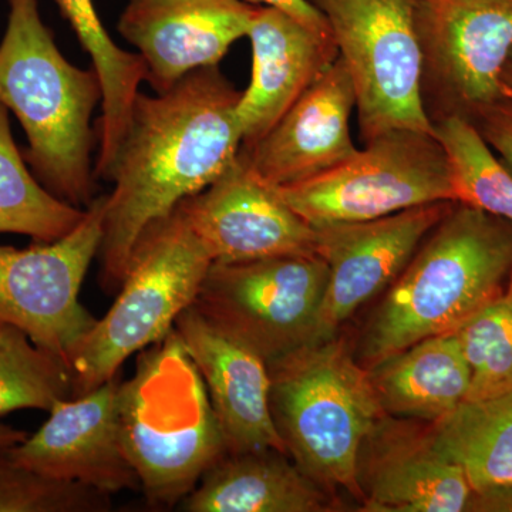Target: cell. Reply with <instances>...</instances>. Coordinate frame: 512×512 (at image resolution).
<instances>
[{
    "label": "cell",
    "mask_w": 512,
    "mask_h": 512,
    "mask_svg": "<svg viewBox=\"0 0 512 512\" xmlns=\"http://www.w3.org/2000/svg\"><path fill=\"white\" fill-rule=\"evenodd\" d=\"M86 210L60 200L37 180L16 146L9 111L0 104V234L57 241L83 221Z\"/></svg>",
    "instance_id": "cell-23"
},
{
    "label": "cell",
    "mask_w": 512,
    "mask_h": 512,
    "mask_svg": "<svg viewBox=\"0 0 512 512\" xmlns=\"http://www.w3.org/2000/svg\"><path fill=\"white\" fill-rule=\"evenodd\" d=\"M451 204L434 202L377 220L315 228L316 252L329 266V282L313 345L333 338L360 306L396 281Z\"/></svg>",
    "instance_id": "cell-13"
},
{
    "label": "cell",
    "mask_w": 512,
    "mask_h": 512,
    "mask_svg": "<svg viewBox=\"0 0 512 512\" xmlns=\"http://www.w3.org/2000/svg\"><path fill=\"white\" fill-rule=\"evenodd\" d=\"M356 94L338 57L264 137L241 147L254 173L271 187L302 183L355 156L350 116Z\"/></svg>",
    "instance_id": "cell-17"
},
{
    "label": "cell",
    "mask_w": 512,
    "mask_h": 512,
    "mask_svg": "<svg viewBox=\"0 0 512 512\" xmlns=\"http://www.w3.org/2000/svg\"><path fill=\"white\" fill-rule=\"evenodd\" d=\"M467 511L512 512V487H497L474 493Z\"/></svg>",
    "instance_id": "cell-31"
},
{
    "label": "cell",
    "mask_w": 512,
    "mask_h": 512,
    "mask_svg": "<svg viewBox=\"0 0 512 512\" xmlns=\"http://www.w3.org/2000/svg\"><path fill=\"white\" fill-rule=\"evenodd\" d=\"M120 383L116 376L92 392L55 404L33 436L8 450L10 460L110 495L140 491V478L120 439Z\"/></svg>",
    "instance_id": "cell-14"
},
{
    "label": "cell",
    "mask_w": 512,
    "mask_h": 512,
    "mask_svg": "<svg viewBox=\"0 0 512 512\" xmlns=\"http://www.w3.org/2000/svg\"><path fill=\"white\" fill-rule=\"evenodd\" d=\"M328 282L319 255L212 262L192 306L269 366L313 345Z\"/></svg>",
    "instance_id": "cell-9"
},
{
    "label": "cell",
    "mask_w": 512,
    "mask_h": 512,
    "mask_svg": "<svg viewBox=\"0 0 512 512\" xmlns=\"http://www.w3.org/2000/svg\"><path fill=\"white\" fill-rule=\"evenodd\" d=\"M120 439L151 505L178 507L227 454L207 387L174 328L141 350L117 396Z\"/></svg>",
    "instance_id": "cell-4"
},
{
    "label": "cell",
    "mask_w": 512,
    "mask_h": 512,
    "mask_svg": "<svg viewBox=\"0 0 512 512\" xmlns=\"http://www.w3.org/2000/svg\"><path fill=\"white\" fill-rule=\"evenodd\" d=\"M72 399V372L25 332L0 322V417L18 410H50Z\"/></svg>",
    "instance_id": "cell-26"
},
{
    "label": "cell",
    "mask_w": 512,
    "mask_h": 512,
    "mask_svg": "<svg viewBox=\"0 0 512 512\" xmlns=\"http://www.w3.org/2000/svg\"><path fill=\"white\" fill-rule=\"evenodd\" d=\"M242 2L282 10V12L288 13L289 16L298 20V22H301L306 28L313 30V32L333 39L332 30H330L325 16L315 6L311 5L308 0H242Z\"/></svg>",
    "instance_id": "cell-30"
},
{
    "label": "cell",
    "mask_w": 512,
    "mask_h": 512,
    "mask_svg": "<svg viewBox=\"0 0 512 512\" xmlns=\"http://www.w3.org/2000/svg\"><path fill=\"white\" fill-rule=\"evenodd\" d=\"M384 412L436 423L466 402L471 373L456 333L431 336L367 369Z\"/></svg>",
    "instance_id": "cell-21"
},
{
    "label": "cell",
    "mask_w": 512,
    "mask_h": 512,
    "mask_svg": "<svg viewBox=\"0 0 512 512\" xmlns=\"http://www.w3.org/2000/svg\"><path fill=\"white\" fill-rule=\"evenodd\" d=\"M55 2L99 74L103 90L101 130L119 134L130 121L141 83L146 82V64L140 55L127 52L114 42L101 22L94 0Z\"/></svg>",
    "instance_id": "cell-24"
},
{
    "label": "cell",
    "mask_w": 512,
    "mask_h": 512,
    "mask_svg": "<svg viewBox=\"0 0 512 512\" xmlns=\"http://www.w3.org/2000/svg\"><path fill=\"white\" fill-rule=\"evenodd\" d=\"M247 37L252 76L237 106L242 146L264 137L339 57L335 40L269 6H256Z\"/></svg>",
    "instance_id": "cell-19"
},
{
    "label": "cell",
    "mask_w": 512,
    "mask_h": 512,
    "mask_svg": "<svg viewBox=\"0 0 512 512\" xmlns=\"http://www.w3.org/2000/svg\"><path fill=\"white\" fill-rule=\"evenodd\" d=\"M501 87H503L504 97L512 99V50L501 73Z\"/></svg>",
    "instance_id": "cell-33"
},
{
    "label": "cell",
    "mask_w": 512,
    "mask_h": 512,
    "mask_svg": "<svg viewBox=\"0 0 512 512\" xmlns=\"http://www.w3.org/2000/svg\"><path fill=\"white\" fill-rule=\"evenodd\" d=\"M104 204L106 195L94 198L83 221L57 241L25 249L0 245V322L16 326L69 367L99 320L79 295L99 255Z\"/></svg>",
    "instance_id": "cell-10"
},
{
    "label": "cell",
    "mask_w": 512,
    "mask_h": 512,
    "mask_svg": "<svg viewBox=\"0 0 512 512\" xmlns=\"http://www.w3.org/2000/svg\"><path fill=\"white\" fill-rule=\"evenodd\" d=\"M365 144L333 170L276 191L313 228L456 202L450 165L434 133L393 130Z\"/></svg>",
    "instance_id": "cell-8"
},
{
    "label": "cell",
    "mask_w": 512,
    "mask_h": 512,
    "mask_svg": "<svg viewBox=\"0 0 512 512\" xmlns=\"http://www.w3.org/2000/svg\"><path fill=\"white\" fill-rule=\"evenodd\" d=\"M511 275V222L453 202L369 323L366 369L420 340L457 332L504 295Z\"/></svg>",
    "instance_id": "cell-3"
},
{
    "label": "cell",
    "mask_w": 512,
    "mask_h": 512,
    "mask_svg": "<svg viewBox=\"0 0 512 512\" xmlns=\"http://www.w3.org/2000/svg\"><path fill=\"white\" fill-rule=\"evenodd\" d=\"M470 121L512 171V99L495 101L478 110Z\"/></svg>",
    "instance_id": "cell-29"
},
{
    "label": "cell",
    "mask_w": 512,
    "mask_h": 512,
    "mask_svg": "<svg viewBox=\"0 0 512 512\" xmlns=\"http://www.w3.org/2000/svg\"><path fill=\"white\" fill-rule=\"evenodd\" d=\"M357 484L365 511H467L473 488L463 468L434 444L416 420L384 414L357 457Z\"/></svg>",
    "instance_id": "cell-16"
},
{
    "label": "cell",
    "mask_w": 512,
    "mask_h": 512,
    "mask_svg": "<svg viewBox=\"0 0 512 512\" xmlns=\"http://www.w3.org/2000/svg\"><path fill=\"white\" fill-rule=\"evenodd\" d=\"M211 264L180 208L151 222L134 245L116 302L70 360L72 397L109 382L128 357L163 339L197 299Z\"/></svg>",
    "instance_id": "cell-6"
},
{
    "label": "cell",
    "mask_w": 512,
    "mask_h": 512,
    "mask_svg": "<svg viewBox=\"0 0 512 512\" xmlns=\"http://www.w3.org/2000/svg\"><path fill=\"white\" fill-rule=\"evenodd\" d=\"M0 42V104L25 130L26 163L60 200L86 210L94 201V110L99 74L70 63L40 15L39 0H6Z\"/></svg>",
    "instance_id": "cell-2"
},
{
    "label": "cell",
    "mask_w": 512,
    "mask_h": 512,
    "mask_svg": "<svg viewBox=\"0 0 512 512\" xmlns=\"http://www.w3.org/2000/svg\"><path fill=\"white\" fill-rule=\"evenodd\" d=\"M269 406L286 453L326 491L360 497L357 457L383 417L369 372L335 336L269 365Z\"/></svg>",
    "instance_id": "cell-5"
},
{
    "label": "cell",
    "mask_w": 512,
    "mask_h": 512,
    "mask_svg": "<svg viewBox=\"0 0 512 512\" xmlns=\"http://www.w3.org/2000/svg\"><path fill=\"white\" fill-rule=\"evenodd\" d=\"M430 429L437 450L463 468L473 493L512 487V394L463 402Z\"/></svg>",
    "instance_id": "cell-22"
},
{
    "label": "cell",
    "mask_w": 512,
    "mask_h": 512,
    "mask_svg": "<svg viewBox=\"0 0 512 512\" xmlns=\"http://www.w3.org/2000/svg\"><path fill=\"white\" fill-rule=\"evenodd\" d=\"M510 288L512 289V275H511V281H510Z\"/></svg>",
    "instance_id": "cell-34"
},
{
    "label": "cell",
    "mask_w": 512,
    "mask_h": 512,
    "mask_svg": "<svg viewBox=\"0 0 512 512\" xmlns=\"http://www.w3.org/2000/svg\"><path fill=\"white\" fill-rule=\"evenodd\" d=\"M434 137L446 153L456 202L511 222L512 171L466 117L433 121Z\"/></svg>",
    "instance_id": "cell-25"
},
{
    "label": "cell",
    "mask_w": 512,
    "mask_h": 512,
    "mask_svg": "<svg viewBox=\"0 0 512 512\" xmlns=\"http://www.w3.org/2000/svg\"><path fill=\"white\" fill-rule=\"evenodd\" d=\"M178 208L212 262L318 255L316 229L254 173L241 151L214 183Z\"/></svg>",
    "instance_id": "cell-12"
},
{
    "label": "cell",
    "mask_w": 512,
    "mask_h": 512,
    "mask_svg": "<svg viewBox=\"0 0 512 512\" xmlns=\"http://www.w3.org/2000/svg\"><path fill=\"white\" fill-rule=\"evenodd\" d=\"M238 92L218 66L194 70L156 96L138 94L109 181L100 285L120 291L144 229L214 183L241 151Z\"/></svg>",
    "instance_id": "cell-1"
},
{
    "label": "cell",
    "mask_w": 512,
    "mask_h": 512,
    "mask_svg": "<svg viewBox=\"0 0 512 512\" xmlns=\"http://www.w3.org/2000/svg\"><path fill=\"white\" fill-rule=\"evenodd\" d=\"M454 333L470 367L466 402L512 394V289Z\"/></svg>",
    "instance_id": "cell-27"
},
{
    "label": "cell",
    "mask_w": 512,
    "mask_h": 512,
    "mask_svg": "<svg viewBox=\"0 0 512 512\" xmlns=\"http://www.w3.org/2000/svg\"><path fill=\"white\" fill-rule=\"evenodd\" d=\"M111 495L37 473L0 453V512H107Z\"/></svg>",
    "instance_id": "cell-28"
},
{
    "label": "cell",
    "mask_w": 512,
    "mask_h": 512,
    "mask_svg": "<svg viewBox=\"0 0 512 512\" xmlns=\"http://www.w3.org/2000/svg\"><path fill=\"white\" fill-rule=\"evenodd\" d=\"M333 507L329 491L275 448L225 454L178 504L185 512H323Z\"/></svg>",
    "instance_id": "cell-20"
},
{
    "label": "cell",
    "mask_w": 512,
    "mask_h": 512,
    "mask_svg": "<svg viewBox=\"0 0 512 512\" xmlns=\"http://www.w3.org/2000/svg\"><path fill=\"white\" fill-rule=\"evenodd\" d=\"M174 329L207 387L227 454L265 448L286 453L269 406L268 363L244 343L215 328L194 306L178 316Z\"/></svg>",
    "instance_id": "cell-18"
},
{
    "label": "cell",
    "mask_w": 512,
    "mask_h": 512,
    "mask_svg": "<svg viewBox=\"0 0 512 512\" xmlns=\"http://www.w3.org/2000/svg\"><path fill=\"white\" fill-rule=\"evenodd\" d=\"M423 56L421 94L431 123L470 120L504 99L512 50V0H414Z\"/></svg>",
    "instance_id": "cell-11"
},
{
    "label": "cell",
    "mask_w": 512,
    "mask_h": 512,
    "mask_svg": "<svg viewBox=\"0 0 512 512\" xmlns=\"http://www.w3.org/2000/svg\"><path fill=\"white\" fill-rule=\"evenodd\" d=\"M256 5L242 0H127L117 30L136 47L154 92L194 70L218 66L251 29Z\"/></svg>",
    "instance_id": "cell-15"
},
{
    "label": "cell",
    "mask_w": 512,
    "mask_h": 512,
    "mask_svg": "<svg viewBox=\"0 0 512 512\" xmlns=\"http://www.w3.org/2000/svg\"><path fill=\"white\" fill-rule=\"evenodd\" d=\"M26 437H28L26 431L13 429V427L0 424V453H5V451L15 447L16 444L25 440Z\"/></svg>",
    "instance_id": "cell-32"
},
{
    "label": "cell",
    "mask_w": 512,
    "mask_h": 512,
    "mask_svg": "<svg viewBox=\"0 0 512 512\" xmlns=\"http://www.w3.org/2000/svg\"><path fill=\"white\" fill-rule=\"evenodd\" d=\"M325 16L356 94L363 140L433 133L423 94L414 0H308Z\"/></svg>",
    "instance_id": "cell-7"
}]
</instances>
